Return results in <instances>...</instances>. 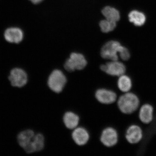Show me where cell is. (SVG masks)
<instances>
[{
	"label": "cell",
	"instance_id": "obj_14",
	"mask_svg": "<svg viewBox=\"0 0 156 156\" xmlns=\"http://www.w3.org/2000/svg\"><path fill=\"white\" fill-rule=\"evenodd\" d=\"M72 136L73 141L79 146L86 145L89 139V132L83 128H76L74 129Z\"/></svg>",
	"mask_w": 156,
	"mask_h": 156
},
{
	"label": "cell",
	"instance_id": "obj_18",
	"mask_svg": "<svg viewBox=\"0 0 156 156\" xmlns=\"http://www.w3.org/2000/svg\"><path fill=\"white\" fill-rule=\"evenodd\" d=\"M101 13L105 19L113 22H117L120 19V14L117 9L110 6L105 7L101 11Z\"/></svg>",
	"mask_w": 156,
	"mask_h": 156
},
{
	"label": "cell",
	"instance_id": "obj_19",
	"mask_svg": "<svg viewBox=\"0 0 156 156\" xmlns=\"http://www.w3.org/2000/svg\"><path fill=\"white\" fill-rule=\"evenodd\" d=\"M99 26L102 32L105 33L111 32L115 28L116 22L110 21L105 19L101 20L99 23Z\"/></svg>",
	"mask_w": 156,
	"mask_h": 156
},
{
	"label": "cell",
	"instance_id": "obj_17",
	"mask_svg": "<svg viewBox=\"0 0 156 156\" xmlns=\"http://www.w3.org/2000/svg\"><path fill=\"white\" fill-rule=\"evenodd\" d=\"M128 18L130 22L137 27L142 26L146 20L145 14L137 10L131 11L128 14Z\"/></svg>",
	"mask_w": 156,
	"mask_h": 156
},
{
	"label": "cell",
	"instance_id": "obj_2",
	"mask_svg": "<svg viewBox=\"0 0 156 156\" xmlns=\"http://www.w3.org/2000/svg\"><path fill=\"white\" fill-rule=\"evenodd\" d=\"M67 82L66 76L60 70H54L49 76L48 84L53 92L59 93L63 90Z\"/></svg>",
	"mask_w": 156,
	"mask_h": 156
},
{
	"label": "cell",
	"instance_id": "obj_21",
	"mask_svg": "<svg viewBox=\"0 0 156 156\" xmlns=\"http://www.w3.org/2000/svg\"><path fill=\"white\" fill-rule=\"evenodd\" d=\"M33 4L35 5H37V4H40L44 0H29Z\"/></svg>",
	"mask_w": 156,
	"mask_h": 156
},
{
	"label": "cell",
	"instance_id": "obj_15",
	"mask_svg": "<svg viewBox=\"0 0 156 156\" xmlns=\"http://www.w3.org/2000/svg\"><path fill=\"white\" fill-rule=\"evenodd\" d=\"M44 146L45 139L43 134H35L31 144L26 153L30 154L41 151L44 149Z\"/></svg>",
	"mask_w": 156,
	"mask_h": 156
},
{
	"label": "cell",
	"instance_id": "obj_5",
	"mask_svg": "<svg viewBox=\"0 0 156 156\" xmlns=\"http://www.w3.org/2000/svg\"><path fill=\"white\" fill-rule=\"evenodd\" d=\"M87 64V60L83 55L80 53H73L65 62L64 67L69 72H73L76 70L83 69Z\"/></svg>",
	"mask_w": 156,
	"mask_h": 156
},
{
	"label": "cell",
	"instance_id": "obj_11",
	"mask_svg": "<svg viewBox=\"0 0 156 156\" xmlns=\"http://www.w3.org/2000/svg\"><path fill=\"white\" fill-rule=\"evenodd\" d=\"M4 37L6 41L9 43L19 44L23 38V33L18 27H10L5 30Z\"/></svg>",
	"mask_w": 156,
	"mask_h": 156
},
{
	"label": "cell",
	"instance_id": "obj_20",
	"mask_svg": "<svg viewBox=\"0 0 156 156\" xmlns=\"http://www.w3.org/2000/svg\"><path fill=\"white\" fill-rule=\"evenodd\" d=\"M119 56L123 61H127L131 58V53L127 48L123 46L119 53Z\"/></svg>",
	"mask_w": 156,
	"mask_h": 156
},
{
	"label": "cell",
	"instance_id": "obj_10",
	"mask_svg": "<svg viewBox=\"0 0 156 156\" xmlns=\"http://www.w3.org/2000/svg\"><path fill=\"white\" fill-rule=\"evenodd\" d=\"M95 97L98 101L105 105H111L116 102L118 97L114 91L110 89H98L95 93Z\"/></svg>",
	"mask_w": 156,
	"mask_h": 156
},
{
	"label": "cell",
	"instance_id": "obj_13",
	"mask_svg": "<svg viewBox=\"0 0 156 156\" xmlns=\"http://www.w3.org/2000/svg\"><path fill=\"white\" fill-rule=\"evenodd\" d=\"M116 84L117 88L122 93L132 91L133 87V80L128 74L125 73L118 77Z\"/></svg>",
	"mask_w": 156,
	"mask_h": 156
},
{
	"label": "cell",
	"instance_id": "obj_1",
	"mask_svg": "<svg viewBox=\"0 0 156 156\" xmlns=\"http://www.w3.org/2000/svg\"><path fill=\"white\" fill-rule=\"evenodd\" d=\"M141 105L138 95L132 91L122 93L118 97L117 106L123 114L131 115L137 112Z\"/></svg>",
	"mask_w": 156,
	"mask_h": 156
},
{
	"label": "cell",
	"instance_id": "obj_16",
	"mask_svg": "<svg viewBox=\"0 0 156 156\" xmlns=\"http://www.w3.org/2000/svg\"><path fill=\"white\" fill-rule=\"evenodd\" d=\"M63 121L65 126L68 129L74 130L79 125L80 118L73 112H68L63 116Z\"/></svg>",
	"mask_w": 156,
	"mask_h": 156
},
{
	"label": "cell",
	"instance_id": "obj_8",
	"mask_svg": "<svg viewBox=\"0 0 156 156\" xmlns=\"http://www.w3.org/2000/svg\"><path fill=\"white\" fill-rule=\"evenodd\" d=\"M138 119L140 123L148 126L153 122L154 118V108L150 103L142 104L137 111Z\"/></svg>",
	"mask_w": 156,
	"mask_h": 156
},
{
	"label": "cell",
	"instance_id": "obj_9",
	"mask_svg": "<svg viewBox=\"0 0 156 156\" xmlns=\"http://www.w3.org/2000/svg\"><path fill=\"white\" fill-rule=\"evenodd\" d=\"M119 139V132L115 128L109 127L104 129L101 135V143L106 147H114L118 144Z\"/></svg>",
	"mask_w": 156,
	"mask_h": 156
},
{
	"label": "cell",
	"instance_id": "obj_3",
	"mask_svg": "<svg viewBox=\"0 0 156 156\" xmlns=\"http://www.w3.org/2000/svg\"><path fill=\"white\" fill-rule=\"evenodd\" d=\"M144 137V131L142 126L139 124H132L126 128L125 138L131 145H136L142 141Z\"/></svg>",
	"mask_w": 156,
	"mask_h": 156
},
{
	"label": "cell",
	"instance_id": "obj_12",
	"mask_svg": "<svg viewBox=\"0 0 156 156\" xmlns=\"http://www.w3.org/2000/svg\"><path fill=\"white\" fill-rule=\"evenodd\" d=\"M35 135L34 132L30 129L21 131L17 135L18 144L25 151L30 146Z\"/></svg>",
	"mask_w": 156,
	"mask_h": 156
},
{
	"label": "cell",
	"instance_id": "obj_7",
	"mask_svg": "<svg viewBox=\"0 0 156 156\" xmlns=\"http://www.w3.org/2000/svg\"><path fill=\"white\" fill-rule=\"evenodd\" d=\"M8 79L11 86L22 88L28 82V75L24 70L20 68H14L11 70Z\"/></svg>",
	"mask_w": 156,
	"mask_h": 156
},
{
	"label": "cell",
	"instance_id": "obj_6",
	"mask_svg": "<svg viewBox=\"0 0 156 156\" xmlns=\"http://www.w3.org/2000/svg\"><path fill=\"white\" fill-rule=\"evenodd\" d=\"M100 69L108 75L117 77L126 73L127 69L126 65L119 60L110 61L101 65Z\"/></svg>",
	"mask_w": 156,
	"mask_h": 156
},
{
	"label": "cell",
	"instance_id": "obj_4",
	"mask_svg": "<svg viewBox=\"0 0 156 156\" xmlns=\"http://www.w3.org/2000/svg\"><path fill=\"white\" fill-rule=\"evenodd\" d=\"M122 46L119 42L111 41L107 42L101 50V56L102 58L110 61L119 60V55Z\"/></svg>",
	"mask_w": 156,
	"mask_h": 156
}]
</instances>
